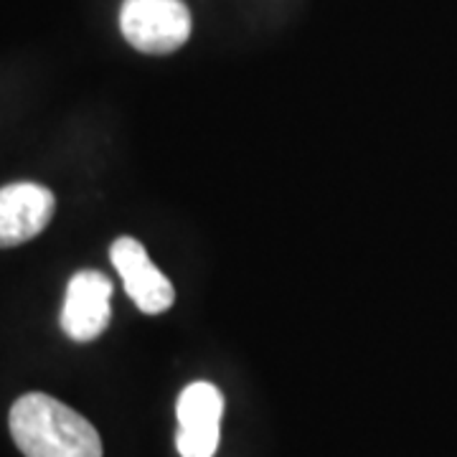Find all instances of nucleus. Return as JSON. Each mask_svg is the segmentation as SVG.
<instances>
[{
  "mask_svg": "<svg viewBox=\"0 0 457 457\" xmlns=\"http://www.w3.org/2000/svg\"><path fill=\"white\" fill-rule=\"evenodd\" d=\"M110 260L125 282V290L132 297V303L140 311L147 315H158L173 305L176 290H173L170 279L150 262L145 246L137 239L120 237L110 249Z\"/></svg>",
  "mask_w": 457,
  "mask_h": 457,
  "instance_id": "20e7f679",
  "label": "nucleus"
},
{
  "mask_svg": "<svg viewBox=\"0 0 457 457\" xmlns=\"http://www.w3.org/2000/svg\"><path fill=\"white\" fill-rule=\"evenodd\" d=\"M180 457H213L219 447V429L224 414V396L209 381L186 386L179 396Z\"/></svg>",
  "mask_w": 457,
  "mask_h": 457,
  "instance_id": "7ed1b4c3",
  "label": "nucleus"
},
{
  "mask_svg": "<svg viewBox=\"0 0 457 457\" xmlns=\"http://www.w3.org/2000/svg\"><path fill=\"white\" fill-rule=\"evenodd\" d=\"M112 282L102 272H77L66 287L62 328L77 343L95 341L110 326Z\"/></svg>",
  "mask_w": 457,
  "mask_h": 457,
  "instance_id": "39448f33",
  "label": "nucleus"
},
{
  "mask_svg": "<svg viewBox=\"0 0 457 457\" xmlns=\"http://www.w3.org/2000/svg\"><path fill=\"white\" fill-rule=\"evenodd\" d=\"M11 435L26 457H102L89 420L49 394H26L11 407Z\"/></svg>",
  "mask_w": 457,
  "mask_h": 457,
  "instance_id": "f257e3e1",
  "label": "nucleus"
},
{
  "mask_svg": "<svg viewBox=\"0 0 457 457\" xmlns=\"http://www.w3.org/2000/svg\"><path fill=\"white\" fill-rule=\"evenodd\" d=\"M120 29L143 54H170L191 36V13L180 0H125Z\"/></svg>",
  "mask_w": 457,
  "mask_h": 457,
  "instance_id": "f03ea898",
  "label": "nucleus"
},
{
  "mask_svg": "<svg viewBox=\"0 0 457 457\" xmlns=\"http://www.w3.org/2000/svg\"><path fill=\"white\" fill-rule=\"evenodd\" d=\"M56 201L46 186L13 183L0 188V246H18L49 227Z\"/></svg>",
  "mask_w": 457,
  "mask_h": 457,
  "instance_id": "423d86ee",
  "label": "nucleus"
}]
</instances>
